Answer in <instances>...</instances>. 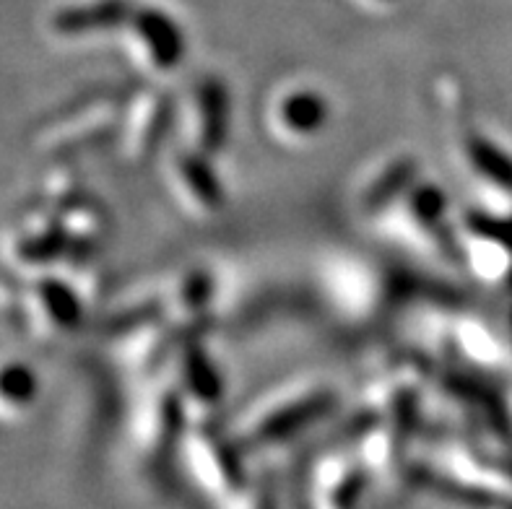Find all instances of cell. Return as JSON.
Returning <instances> with one entry per match:
<instances>
[{"label":"cell","mask_w":512,"mask_h":509,"mask_svg":"<svg viewBox=\"0 0 512 509\" xmlns=\"http://www.w3.org/2000/svg\"><path fill=\"white\" fill-rule=\"evenodd\" d=\"M141 32L146 34V39L151 42V50L156 52V58L162 60H175V55H180V32H177L172 21L159 11H146L141 13Z\"/></svg>","instance_id":"1"}]
</instances>
